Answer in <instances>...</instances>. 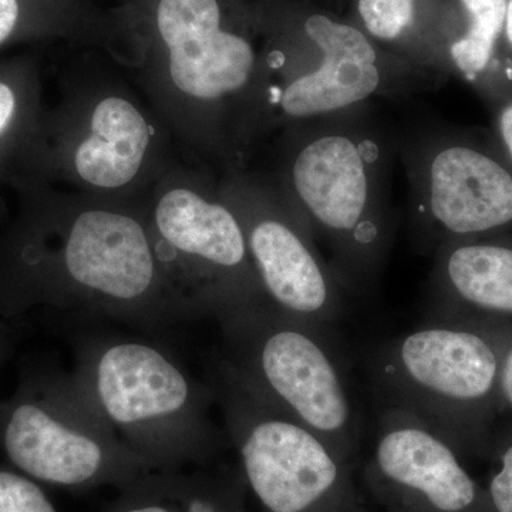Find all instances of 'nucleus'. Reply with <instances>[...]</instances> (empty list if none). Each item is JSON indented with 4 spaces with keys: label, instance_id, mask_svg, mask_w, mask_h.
I'll return each mask as SVG.
<instances>
[{
    "label": "nucleus",
    "instance_id": "4be33fe9",
    "mask_svg": "<svg viewBox=\"0 0 512 512\" xmlns=\"http://www.w3.org/2000/svg\"><path fill=\"white\" fill-rule=\"evenodd\" d=\"M16 325L18 323L0 318V370L12 357L18 345V326Z\"/></svg>",
    "mask_w": 512,
    "mask_h": 512
},
{
    "label": "nucleus",
    "instance_id": "39448f33",
    "mask_svg": "<svg viewBox=\"0 0 512 512\" xmlns=\"http://www.w3.org/2000/svg\"><path fill=\"white\" fill-rule=\"evenodd\" d=\"M251 512H373L356 464L255 392L224 363L212 383Z\"/></svg>",
    "mask_w": 512,
    "mask_h": 512
},
{
    "label": "nucleus",
    "instance_id": "20e7f679",
    "mask_svg": "<svg viewBox=\"0 0 512 512\" xmlns=\"http://www.w3.org/2000/svg\"><path fill=\"white\" fill-rule=\"evenodd\" d=\"M0 453L37 483L63 490L126 487L154 471L123 443L73 373L35 367L0 402Z\"/></svg>",
    "mask_w": 512,
    "mask_h": 512
},
{
    "label": "nucleus",
    "instance_id": "ddd939ff",
    "mask_svg": "<svg viewBox=\"0 0 512 512\" xmlns=\"http://www.w3.org/2000/svg\"><path fill=\"white\" fill-rule=\"evenodd\" d=\"M430 320L476 312L512 318V244L490 237L456 239L433 251Z\"/></svg>",
    "mask_w": 512,
    "mask_h": 512
},
{
    "label": "nucleus",
    "instance_id": "4468645a",
    "mask_svg": "<svg viewBox=\"0 0 512 512\" xmlns=\"http://www.w3.org/2000/svg\"><path fill=\"white\" fill-rule=\"evenodd\" d=\"M117 491L103 512H251L237 463L151 471Z\"/></svg>",
    "mask_w": 512,
    "mask_h": 512
},
{
    "label": "nucleus",
    "instance_id": "f3484780",
    "mask_svg": "<svg viewBox=\"0 0 512 512\" xmlns=\"http://www.w3.org/2000/svg\"><path fill=\"white\" fill-rule=\"evenodd\" d=\"M0 512H59L42 484L0 464Z\"/></svg>",
    "mask_w": 512,
    "mask_h": 512
},
{
    "label": "nucleus",
    "instance_id": "9b49d317",
    "mask_svg": "<svg viewBox=\"0 0 512 512\" xmlns=\"http://www.w3.org/2000/svg\"><path fill=\"white\" fill-rule=\"evenodd\" d=\"M154 28L167 50L171 79L188 96L217 100L251 82L254 45L229 28L222 0H156Z\"/></svg>",
    "mask_w": 512,
    "mask_h": 512
},
{
    "label": "nucleus",
    "instance_id": "b1692460",
    "mask_svg": "<svg viewBox=\"0 0 512 512\" xmlns=\"http://www.w3.org/2000/svg\"><path fill=\"white\" fill-rule=\"evenodd\" d=\"M500 392L512 407V345L503 352L500 372Z\"/></svg>",
    "mask_w": 512,
    "mask_h": 512
},
{
    "label": "nucleus",
    "instance_id": "0eeeda50",
    "mask_svg": "<svg viewBox=\"0 0 512 512\" xmlns=\"http://www.w3.org/2000/svg\"><path fill=\"white\" fill-rule=\"evenodd\" d=\"M501 360L470 326L427 320L380 352L376 386L384 406L412 413L460 453L471 417L500 389Z\"/></svg>",
    "mask_w": 512,
    "mask_h": 512
},
{
    "label": "nucleus",
    "instance_id": "412c9836",
    "mask_svg": "<svg viewBox=\"0 0 512 512\" xmlns=\"http://www.w3.org/2000/svg\"><path fill=\"white\" fill-rule=\"evenodd\" d=\"M22 16V0H0V45L18 30Z\"/></svg>",
    "mask_w": 512,
    "mask_h": 512
},
{
    "label": "nucleus",
    "instance_id": "aec40b11",
    "mask_svg": "<svg viewBox=\"0 0 512 512\" xmlns=\"http://www.w3.org/2000/svg\"><path fill=\"white\" fill-rule=\"evenodd\" d=\"M493 116L495 144L512 165V96L500 97L487 103Z\"/></svg>",
    "mask_w": 512,
    "mask_h": 512
},
{
    "label": "nucleus",
    "instance_id": "9d476101",
    "mask_svg": "<svg viewBox=\"0 0 512 512\" xmlns=\"http://www.w3.org/2000/svg\"><path fill=\"white\" fill-rule=\"evenodd\" d=\"M239 222L266 302L319 328L335 325L349 292L298 210L258 212L252 220Z\"/></svg>",
    "mask_w": 512,
    "mask_h": 512
},
{
    "label": "nucleus",
    "instance_id": "2eb2a0df",
    "mask_svg": "<svg viewBox=\"0 0 512 512\" xmlns=\"http://www.w3.org/2000/svg\"><path fill=\"white\" fill-rule=\"evenodd\" d=\"M150 141L147 121L119 97L100 101L93 113L92 136L76 151V170L87 183L119 188L136 177Z\"/></svg>",
    "mask_w": 512,
    "mask_h": 512
},
{
    "label": "nucleus",
    "instance_id": "6ab92c4d",
    "mask_svg": "<svg viewBox=\"0 0 512 512\" xmlns=\"http://www.w3.org/2000/svg\"><path fill=\"white\" fill-rule=\"evenodd\" d=\"M484 491L491 512H512V443L498 456V466Z\"/></svg>",
    "mask_w": 512,
    "mask_h": 512
},
{
    "label": "nucleus",
    "instance_id": "a211bd4d",
    "mask_svg": "<svg viewBox=\"0 0 512 512\" xmlns=\"http://www.w3.org/2000/svg\"><path fill=\"white\" fill-rule=\"evenodd\" d=\"M478 94L483 97L485 103L500 97L512 96V0H508L503 33L490 73Z\"/></svg>",
    "mask_w": 512,
    "mask_h": 512
},
{
    "label": "nucleus",
    "instance_id": "f8f14e48",
    "mask_svg": "<svg viewBox=\"0 0 512 512\" xmlns=\"http://www.w3.org/2000/svg\"><path fill=\"white\" fill-rule=\"evenodd\" d=\"M156 227L165 247L211 272L224 316L266 302L235 212L195 192L173 190L158 202Z\"/></svg>",
    "mask_w": 512,
    "mask_h": 512
},
{
    "label": "nucleus",
    "instance_id": "6e6552de",
    "mask_svg": "<svg viewBox=\"0 0 512 512\" xmlns=\"http://www.w3.org/2000/svg\"><path fill=\"white\" fill-rule=\"evenodd\" d=\"M302 53L284 86L272 90L293 126L379 99H403L443 82L377 45L356 22L308 9L299 22Z\"/></svg>",
    "mask_w": 512,
    "mask_h": 512
},
{
    "label": "nucleus",
    "instance_id": "dca6fc26",
    "mask_svg": "<svg viewBox=\"0 0 512 512\" xmlns=\"http://www.w3.org/2000/svg\"><path fill=\"white\" fill-rule=\"evenodd\" d=\"M508 0H444L440 50L450 76L480 92L503 33Z\"/></svg>",
    "mask_w": 512,
    "mask_h": 512
},
{
    "label": "nucleus",
    "instance_id": "5701e85b",
    "mask_svg": "<svg viewBox=\"0 0 512 512\" xmlns=\"http://www.w3.org/2000/svg\"><path fill=\"white\" fill-rule=\"evenodd\" d=\"M15 92L9 84L0 82V134L9 127L10 121L13 120L16 111Z\"/></svg>",
    "mask_w": 512,
    "mask_h": 512
},
{
    "label": "nucleus",
    "instance_id": "7ed1b4c3",
    "mask_svg": "<svg viewBox=\"0 0 512 512\" xmlns=\"http://www.w3.org/2000/svg\"><path fill=\"white\" fill-rule=\"evenodd\" d=\"M222 360L249 387L355 463L362 421L329 330L262 302L218 320Z\"/></svg>",
    "mask_w": 512,
    "mask_h": 512
},
{
    "label": "nucleus",
    "instance_id": "1a4fd4ad",
    "mask_svg": "<svg viewBox=\"0 0 512 512\" xmlns=\"http://www.w3.org/2000/svg\"><path fill=\"white\" fill-rule=\"evenodd\" d=\"M356 471L373 512H491L457 448L399 407L383 404Z\"/></svg>",
    "mask_w": 512,
    "mask_h": 512
},
{
    "label": "nucleus",
    "instance_id": "f03ea898",
    "mask_svg": "<svg viewBox=\"0 0 512 512\" xmlns=\"http://www.w3.org/2000/svg\"><path fill=\"white\" fill-rule=\"evenodd\" d=\"M73 375L111 429L154 471L220 463L228 443L211 419L217 403L154 340L96 335L77 343Z\"/></svg>",
    "mask_w": 512,
    "mask_h": 512
},
{
    "label": "nucleus",
    "instance_id": "f257e3e1",
    "mask_svg": "<svg viewBox=\"0 0 512 512\" xmlns=\"http://www.w3.org/2000/svg\"><path fill=\"white\" fill-rule=\"evenodd\" d=\"M295 127L301 140L289 167L293 207L346 291L365 292L393 247L392 181L402 133L376 103Z\"/></svg>",
    "mask_w": 512,
    "mask_h": 512
},
{
    "label": "nucleus",
    "instance_id": "423d86ee",
    "mask_svg": "<svg viewBox=\"0 0 512 512\" xmlns=\"http://www.w3.org/2000/svg\"><path fill=\"white\" fill-rule=\"evenodd\" d=\"M412 227L433 252L512 229V165L493 136L427 124L400 134Z\"/></svg>",
    "mask_w": 512,
    "mask_h": 512
}]
</instances>
